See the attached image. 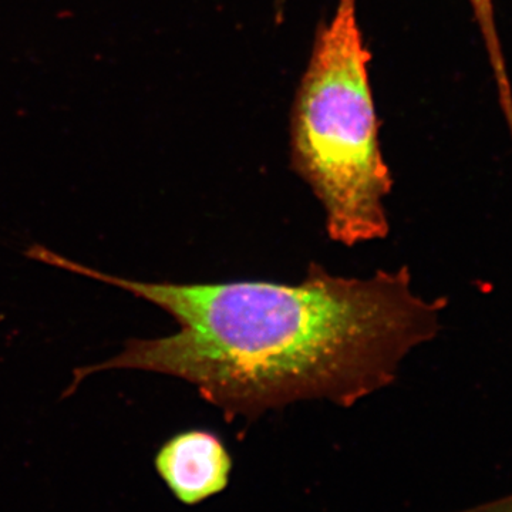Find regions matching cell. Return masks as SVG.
Here are the masks:
<instances>
[{
	"label": "cell",
	"mask_w": 512,
	"mask_h": 512,
	"mask_svg": "<svg viewBox=\"0 0 512 512\" xmlns=\"http://www.w3.org/2000/svg\"><path fill=\"white\" fill-rule=\"evenodd\" d=\"M26 255L130 292L180 325L174 335L128 340L113 359L74 370L64 396L97 372L144 370L192 384L229 421L301 400L355 406L392 384L404 357L436 338L446 308V299L413 291L407 266L366 279L311 264L299 284H173L104 274L42 245Z\"/></svg>",
	"instance_id": "cell-1"
},
{
	"label": "cell",
	"mask_w": 512,
	"mask_h": 512,
	"mask_svg": "<svg viewBox=\"0 0 512 512\" xmlns=\"http://www.w3.org/2000/svg\"><path fill=\"white\" fill-rule=\"evenodd\" d=\"M356 6L339 0L320 28L291 117L293 170L322 204L328 237L346 247L389 235L384 200L393 187Z\"/></svg>",
	"instance_id": "cell-2"
},
{
	"label": "cell",
	"mask_w": 512,
	"mask_h": 512,
	"mask_svg": "<svg viewBox=\"0 0 512 512\" xmlns=\"http://www.w3.org/2000/svg\"><path fill=\"white\" fill-rule=\"evenodd\" d=\"M157 473L181 503L195 505L227 488L232 460L217 434L188 430L165 441L158 451Z\"/></svg>",
	"instance_id": "cell-3"
},
{
	"label": "cell",
	"mask_w": 512,
	"mask_h": 512,
	"mask_svg": "<svg viewBox=\"0 0 512 512\" xmlns=\"http://www.w3.org/2000/svg\"><path fill=\"white\" fill-rule=\"evenodd\" d=\"M468 3H470L474 18L480 28L495 82L498 87L508 86L503 46H501L500 35H498L497 20H495L494 0H468Z\"/></svg>",
	"instance_id": "cell-4"
}]
</instances>
